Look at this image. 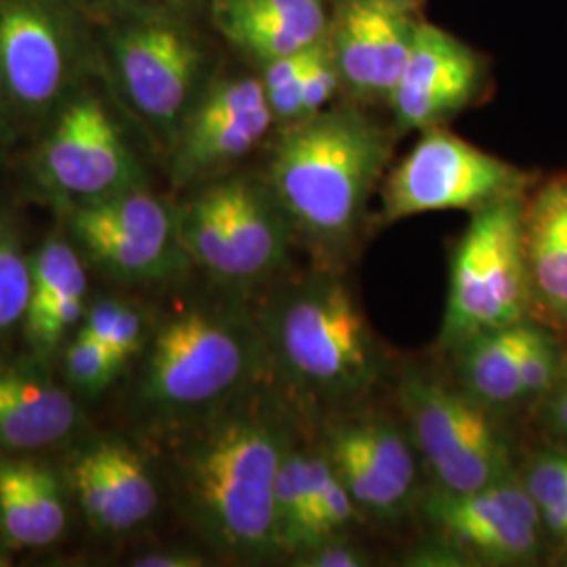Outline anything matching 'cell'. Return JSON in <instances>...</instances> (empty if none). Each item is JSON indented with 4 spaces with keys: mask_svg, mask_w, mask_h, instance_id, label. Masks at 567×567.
Returning a JSON list of instances; mask_svg holds the SVG:
<instances>
[{
    "mask_svg": "<svg viewBox=\"0 0 567 567\" xmlns=\"http://www.w3.org/2000/svg\"><path fill=\"white\" fill-rule=\"evenodd\" d=\"M192 423L175 452V484L189 522L234 559L282 555L274 494L284 456L297 444L282 398L248 386Z\"/></svg>",
    "mask_w": 567,
    "mask_h": 567,
    "instance_id": "obj_1",
    "label": "cell"
},
{
    "mask_svg": "<svg viewBox=\"0 0 567 567\" xmlns=\"http://www.w3.org/2000/svg\"><path fill=\"white\" fill-rule=\"evenodd\" d=\"M391 133L358 105L326 107L284 124L269 187L295 240L318 267L337 269L355 248L372 192L385 175Z\"/></svg>",
    "mask_w": 567,
    "mask_h": 567,
    "instance_id": "obj_2",
    "label": "cell"
},
{
    "mask_svg": "<svg viewBox=\"0 0 567 567\" xmlns=\"http://www.w3.org/2000/svg\"><path fill=\"white\" fill-rule=\"evenodd\" d=\"M259 322L269 364L303 404H355L383 377L381 347L337 269L286 286Z\"/></svg>",
    "mask_w": 567,
    "mask_h": 567,
    "instance_id": "obj_3",
    "label": "cell"
},
{
    "mask_svg": "<svg viewBox=\"0 0 567 567\" xmlns=\"http://www.w3.org/2000/svg\"><path fill=\"white\" fill-rule=\"evenodd\" d=\"M269 364L261 322L229 301L187 305L145 351L140 402L166 421H194L227 404Z\"/></svg>",
    "mask_w": 567,
    "mask_h": 567,
    "instance_id": "obj_4",
    "label": "cell"
},
{
    "mask_svg": "<svg viewBox=\"0 0 567 567\" xmlns=\"http://www.w3.org/2000/svg\"><path fill=\"white\" fill-rule=\"evenodd\" d=\"M524 196L471 213V224L450 255L446 313L437 344H461L498 328L522 324L529 313Z\"/></svg>",
    "mask_w": 567,
    "mask_h": 567,
    "instance_id": "obj_5",
    "label": "cell"
},
{
    "mask_svg": "<svg viewBox=\"0 0 567 567\" xmlns=\"http://www.w3.org/2000/svg\"><path fill=\"white\" fill-rule=\"evenodd\" d=\"M398 395L412 444L435 486L475 492L511 477V450L492 408L463 386L419 370L405 372Z\"/></svg>",
    "mask_w": 567,
    "mask_h": 567,
    "instance_id": "obj_6",
    "label": "cell"
},
{
    "mask_svg": "<svg viewBox=\"0 0 567 567\" xmlns=\"http://www.w3.org/2000/svg\"><path fill=\"white\" fill-rule=\"evenodd\" d=\"M192 264L227 284L264 282L290 264L292 227L271 187L246 179L219 183L179 210Z\"/></svg>",
    "mask_w": 567,
    "mask_h": 567,
    "instance_id": "obj_7",
    "label": "cell"
},
{
    "mask_svg": "<svg viewBox=\"0 0 567 567\" xmlns=\"http://www.w3.org/2000/svg\"><path fill=\"white\" fill-rule=\"evenodd\" d=\"M529 185L526 171L435 126L423 131L386 175L379 219L391 225L426 213H475L503 198L524 196Z\"/></svg>",
    "mask_w": 567,
    "mask_h": 567,
    "instance_id": "obj_8",
    "label": "cell"
},
{
    "mask_svg": "<svg viewBox=\"0 0 567 567\" xmlns=\"http://www.w3.org/2000/svg\"><path fill=\"white\" fill-rule=\"evenodd\" d=\"M328 463L368 517L393 519L416 494L419 452L408 429L383 414H347L326 426Z\"/></svg>",
    "mask_w": 567,
    "mask_h": 567,
    "instance_id": "obj_9",
    "label": "cell"
},
{
    "mask_svg": "<svg viewBox=\"0 0 567 567\" xmlns=\"http://www.w3.org/2000/svg\"><path fill=\"white\" fill-rule=\"evenodd\" d=\"M429 524L444 543L492 566L526 564L538 553L543 511L524 484L511 477L475 492L435 486L423 503Z\"/></svg>",
    "mask_w": 567,
    "mask_h": 567,
    "instance_id": "obj_10",
    "label": "cell"
},
{
    "mask_svg": "<svg viewBox=\"0 0 567 567\" xmlns=\"http://www.w3.org/2000/svg\"><path fill=\"white\" fill-rule=\"evenodd\" d=\"M404 0H341L328 41L344 89L360 102L391 100L419 21Z\"/></svg>",
    "mask_w": 567,
    "mask_h": 567,
    "instance_id": "obj_11",
    "label": "cell"
},
{
    "mask_svg": "<svg viewBox=\"0 0 567 567\" xmlns=\"http://www.w3.org/2000/svg\"><path fill=\"white\" fill-rule=\"evenodd\" d=\"M484 81V61L468 44L419 21L404 74L389 100L398 131L442 126L473 103Z\"/></svg>",
    "mask_w": 567,
    "mask_h": 567,
    "instance_id": "obj_12",
    "label": "cell"
},
{
    "mask_svg": "<svg viewBox=\"0 0 567 567\" xmlns=\"http://www.w3.org/2000/svg\"><path fill=\"white\" fill-rule=\"evenodd\" d=\"M42 173L82 203L135 187L137 168L116 124L95 100L72 103L42 150Z\"/></svg>",
    "mask_w": 567,
    "mask_h": 567,
    "instance_id": "obj_13",
    "label": "cell"
},
{
    "mask_svg": "<svg viewBox=\"0 0 567 567\" xmlns=\"http://www.w3.org/2000/svg\"><path fill=\"white\" fill-rule=\"evenodd\" d=\"M274 122L261 79L215 84L183 122L175 158L177 179L187 182L240 161L264 142Z\"/></svg>",
    "mask_w": 567,
    "mask_h": 567,
    "instance_id": "obj_14",
    "label": "cell"
},
{
    "mask_svg": "<svg viewBox=\"0 0 567 567\" xmlns=\"http://www.w3.org/2000/svg\"><path fill=\"white\" fill-rule=\"evenodd\" d=\"M118 65L124 89L143 116L158 126H175L200 70L192 39L171 23L135 25L118 42Z\"/></svg>",
    "mask_w": 567,
    "mask_h": 567,
    "instance_id": "obj_15",
    "label": "cell"
},
{
    "mask_svg": "<svg viewBox=\"0 0 567 567\" xmlns=\"http://www.w3.org/2000/svg\"><path fill=\"white\" fill-rule=\"evenodd\" d=\"M65 58L60 32L41 7H0V91L21 112H39L60 93Z\"/></svg>",
    "mask_w": 567,
    "mask_h": 567,
    "instance_id": "obj_16",
    "label": "cell"
},
{
    "mask_svg": "<svg viewBox=\"0 0 567 567\" xmlns=\"http://www.w3.org/2000/svg\"><path fill=\"white\" fill-rule=\"evenodd\" d=\"M524 252L529 311L567 328V173L524 200Z\"/></svg>",
    "mask_w": 567,
    "mask_h": 567,
    "instance_id": "obj_17",
    "label": "cell"
},
{
    "mask_svg": "<svg viewBox=\"0 0 567 567\" xmlns=\"http://www.w3.org/2000/svg\"><path fill=\"white\" fill-rule=\"evenodd\" d=\"M79 426V405L44 370L0 365V452L53 446Z\"/></svg>",
    "mask_w": 567,
    "mask_h": 567,
    "instance_id": "obj_18",
    "label": "cell"
},
{
    "mask_svg": "<svg viewBox=\"0 0 567 567\" xmlns=\"http://www.w3.org/2000/svg\"><path fill=\"white\" fill-rule=\"evenodd\" d=\"M215 21L264 63L316 47L330 28L322 0H215Z\"/></svg>",
    "mask_w": 567,
    "mask_h": 567,
    "instance_id": "obj_19",
    "label": "cell"
},
{
    "mask_svg": "<svg viewBox=\"0 0 567 567\" xmlns=\"http://www.w3.org/2000/svg\"><path fill=\"white\" fill-rule=\"evenodd\" d=\"M74 240L107 276L128 284L166 282L189 261L182 238H163L70 219Z\"/></svg>",
    "mask_w": 567,
    "mask_h": 567,
    "instance_id": "obj_20",
    "label": "cell"
},
{
    "mask_svg": "<svg viewBox=\"0 0 567 567\" xmlns=\"http://www.w3.org/2000/svg\"><path fill=\"white\" fill-rule=\"evenodd\" d=\"M526 322L498 328L461 344L458 381L466 393L487 408H505L524 400L519 377V353Z\"/></svg>",
    "mask_w": 567,
    "mask_h": 567,
    "instance_id": "obj_21",
    "label": "cell"
},
{
    "mask_svg": "<svg viewBox=\"0 0 567 567\" xmlns=\"http://www.w3.org/2000/svg\"><path fill=\"white\" fill-rule=\"evenodd\" d=\"M320 450L295 444L286 452L276 480V536L282 555H299L320 543L316 527Z\"/></svg>",
    "mask_w": 567,
    "mask_h": 567,
    "instance_id": "obj_22",
    "label": "cell"
},
{
    "mask_svg": "<svg viewBox=\"0 0 567 567\" xmlns=\"http://www.w3.org/2000/svg\"><path fill=\"white\" fill-rule=\"evenodd\" d=\"M114 507V534L142 526L158 508V486L142 456L121 440L93 446Z\"/></svg>",
    "mask_w": 567,
    "mask_h": 567,
    "instance_id": "obj_23",
    "label": "cell"
},
{
    "mask_svg": "<svg viewBox=\"0 0 567 567\" xmlns=\"http://www.w3.org/2000/svg\"><path fill=\"white\" fill-rule=\"evenodd\" d=\"M74 295H86V271L81 252L63 238H47L32 257V299L28 316L41 313Z\"/></svg>",
    "mask_w": 567,
    "mask_h": 567,
    "instance_id": "obj_24",
    "label": "cell"
},
{
    "mask_svg": "<svg viewBox=\"0 0 567 567\" xmlns=\"http://www.w3.org/2000/svg\"><path fill=\"white\" fill-rule=\"evenodd\" d=\"M32 299V259L16 227L0 219V332L25 320Z\"/></svg>",
    "mask_w": 567,
    "mask_h": 567,
    "instance_id": "obj_25",
    "label": "cell"
},
{
    "mask_svg": "<svg viewBox=\"0 0 567 567\" xmlns=\"http://www.w3.org/2000/svg\"><path fill=\"white\" fill-rule=\"evenodd\" d=\"M82 328L105 344L122 364L140 355L150 341L142 311L135 305L118 299H105L93 305Z\"/></svg>",
    "mask_w": 567,
    "mask_h": 567,
    "instance_id": "obj_26",
    "label": "cell"
},
{
    "mask_svg": "<svg viewBox=\"0 0 567 567\" xmlns=\"http://www.w3.org/2000/svg\"><path fill=\"white\" fill-rule=\"evenodd\" d=\"M21 482L32 515L37 548L53 545L68 524L63 492L55 473L49 466L20 461Z\"/></svg>",
    "mask_w": 567,
    "mask_h": 567,
    "instance_id": "obj_27",
    "label": "cell"
},
{
    "mask_svg": "<svg viewBox=\"0 0 567 567\" xmlns=\"http://www.w3.org/2000/svg\"><path fill=\"white\" fill-rule=\"evenodd\" d=\"M0 543L11 550L37 548L20 461H0Z\"/></svg>",
    "mask_w": 567,
    "mask_h": 567,
    "instance_id": "obj_28",
    "label": "cell"
},
{
    "mask_svg": "<svg viewBox=\"0 0 567 567\" xmlns=\"http://www.w3.org/2000/svg\"><path fill=\"white\" fill-rule=\"evenodd\" d=\"M122 362L84 328L65 351V372L70 383L86 391L100 393L110 385L122 370Z\"/></svg>",
    "mask_w": 567,
    "mask_h": 567,
    "instance_id": "obj_29",
    "label": "cell"
},
{
    "mask_svg": "<svg viewBox=\"0 0 567 567\" xmlns=\"http://www.w3.org/2000/svg\"><path fill=\"white\" fill-rule=\"evenodd\" d=\"M358 515H360V508L353 503L351 494L341 484L337 473L332 471L324 452L320 450L318 498H316V527H318L320 543L341 536Z\"/></svg>",
    "mask_w": 567,
    "mask_h": 567,
    "instance_id": "obj_30",
    "label": "cell"
},
{
    "mask_svg": "<svg viewBox=\"0 0 567 567\" xmlns=\"http://www.w3.org/2000/svg\"><path fill=\"white\" fill-rule=\"evenodd\" d=\"M72 487L91 526L114 534V507L93 447L82 452L72 466Z\"/></svg>",
    "mask_w": 567,
    "mask_h": 567,
    "instance_id": "obj_31",
    "label": "cell"
},
{
    "mask_svg": "<svg viewBox=\"0 0 567 567\" xmlns=\"http://www.w3.org/2000/svg\"><path fill=\"white\" fill-rule=\"evenodd\" d=\"M557 374V351L553 339L536 326L526 324L524 344L519 353V377L524 398L547 393Z\"/></svg>",
    "mask_w": 567,
    "mask_h": 567,
    "instance_id": "obj_32",
    "label": "cell"
},
{
    "mask_svg": "<svg viewBox=\"0 0 567 567\" xmlns=\"http://www.w3.org/2000/svg\"><path fill=\"white\" fill-rule=\"evenodd\" d=\"M527 492L540 511L567 496V452H553L534 461L526 475Z\"/></svg>",
    "mask_w": 567,
    "mask_h": 567,
    "instance_id": "obj_33",
    "label": "cell"
},
{
    "mask_svg": "<svg viewBox=\"0 0 567 567\" xmlns=\"http://www.w3.org/2000/svg\"><path fill=\"white\" fill-rule=\"evenodd\" d=\"M370 564L372 559L368 557V553L349 545L341 536L328 538L292 557V566L297 567H365Z\"/></svg>",
    "mask_w": 567,
    "mask_h": 567,
    "instance_id": "obj_34",
    "label": "cell"
},
{
    "mask_svg": "<svg viewBox=\"0 0 567 567\" xmlns=\"http://www.w3.org/2000/svg\"><path fill=\"white\" fill-rule=\"evenodd\" d=\"M135 567H203L206 566L203 555L192 550H156L145 553L133 561Z\"/></svg>",
    "mask_w": 567,
    "mask_h": 567,
    "instance_id": "obj_35",
    "label": "cell"
},
{
    "mask_svg": "<svg viewBox=\"0 0 567 567\" xmlns=\"http://www.w3.org/2000/svg\"><path fill=\"white\" fill-rule=\"evenodd\" d=\"M547 414L548 425L553 426V431L567 437V374L561 379L559 386L553 391Z\"/></svg>",
    "mask_w": 567,
    "mask_h": 567,
    "instance_id": "obj_36",
    "label": "cell"
},
{
    "mask_svg": "<svg viewBox=\"0 0 567 567\" xmlns=\"http://www.w3.org/2000/svg\"><path fill=\"white\" fill-rule=\"evenodd\" d=\"M543 524L557 536H567V496L557 505L543 511Z\"/></svg>",
    "mask_w": 567,
    "mask_h": 567,
    "instance_id": "obj_37",
    "label": "cell"
},
{
    "mask_svg": "<svg viewBox=\"0 0 567 567\" xmlns=\"http://www.w3.org/2000/svg\"><path fill=\"white\" fill-rule=\"evenodd\" d=\"M404 2H412L414 4V0H404Z\"/></svg>",
    "mask_w": 567,
    "mask_h": 567,
    "instance_id": "obj_38",
    "label": "cell"
}]
</instances>
